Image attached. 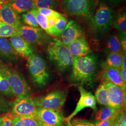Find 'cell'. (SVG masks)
I'll return each instance as SVG.
<instances>
[{"label":"cell","mask_w":126,"mask_h":126,"mask_svg":"<svg viewBox=\"0 0 126 126\" xmlns=\"http://www.w3.org/2000/svg\"><path fill=\"white\" fill-rule=\"evenodd\" d=\"M107 47L110 53H117L122 54L123 49L121 42L116 35H112L108 37L107 42Z\"/></svg>","instance_id":"603a6c76"},{"label":"cell","mask_w":126,"mask_h":126,"mask_svg":"<svg viewBox=\"0 0 126 126\" xmlns=\"http://www.w3.org/2000/svg\"><path fill=\"white\" fill-rule=\"evenodd\" d=\"M30 11L35 17L39 26H40L41 29L47 34L48 31V25L47 17L39 12L37 9H32Z\"/></svg>","instance_id":"4316f807"},{"label":"cell","mask_w":126,"mask_h":126,"mask_svg":"<svg viewBox=\"0 0 126 126\" xmlns=\"http://www.w3.org/2000/svg\"><path fill=\"white\" fill-rule=\"evenodd\" d=\"M126 68V52L125 54H123L122 59V68Z\"/></svg>","instance_id":"f35d334b"},{"label":"cell","mask_w":126,"mask_h":126,"mask_svg":"<svg viewBox=\"0 0 126 126\" xmlns=\"http://www.w3.org/2000/svg\"><path fill=\"white\" fill-rule=\"evenodd\" d=\"M37 10L42 15H44L47 18L53 16H59L61 15V14L59 13L58 12L54 10L53 9L48 8H38L37 9Z\"/></svg>","instance_id":"e575fe53"},{"label":"cell","mask_w":126,"mask_h":126,"mask_svg":"<svg viewBox=\"0 0 126 126\" xmlns=\"http://www.w3.org/2000/svg\"><path fill=\"white\" fill-rule=\"evenodd\" d=\"M37 107L34 99L27 97L16 99L12 103V113L14 114L36 119Z\"/></svg>","instance_id":"9c48e42d"},{"label":"cell","mask_w":126,"mask_h":126,"mask_svg":"<svg viewBox=\"0 0 126 126\" xmlns=\"http://www.w3.org/2000/svg\"><path fill=\"white\" fill-rule=\"evenodd\" d=\"M67 23V19L65 16L62 15L60 17L58 22L55 24L53 28L50 31L49 35L54 37L60 36Z\"/></svg>","instance_id":"484cf974"},{"label":"cell","mask_w":126,"mask_h":126,"mask_svg":"<svg viewBox=\"0 0 126 126\" xmlns=\"http://www.w3.org/2000/svg\"><path fill=\"white\" fill-rule=\"evenodd\" d=\"M12 103L6 99L0 94V113H6L11 110Z\"/></svg>","instance_id":"d6a6232c"},{"label":"cell","mask_w":126,"mask_h":126,"mask_svg":"<svg viewBox=\"0 0 126 126\" xmlns=\"http://www.w3.org/2000/svg\"><path fill=\"white\" fill-rule=\"evenodd\" d=\"M65 118L60 109L37 107L36 120L54 126H64Z\"/></svg>","instance_id":"ba28073f"},{"label":"cell","mask_w":126,"mask_h":126,"mask_svg":"<svg viewBox=\"0 0 126 126\" xmlns=\"http://www.w3.org/2000/svg\"><path fill=\"white\" fill-rule=\"evenodd\" d=\"M16 54L9 40L0 37V59L7 63H13L17 58Z\"/></svg>","instance_id":"e0dca14e"},{"label":"cell","mask_w":126,"mask_h":126,"mask_svg":"<svg viewBox=\"0 0 126 126\" xmlns=\"http://www.w3.org/2000/svg\"></svg>","instance_id":"f6af8a7d"},{"label":"cell","mask_w":126,"mask_h":126,"mask_svg":"<svg viewBox=\"0 0 126 126\" xmlns=\"http://www.w3.org/2000/svg\"><path fill=\"white\" fill-rule=\"evenodd\" d=\"M28 70L34 82L38 86H45L47 83L49 74L45 60L36 54L28 58Z\"/></svg>","instance_id":"277c9868"},{"label":"cell","mask_w":126,"mask_h":126,"mask_svg":"<svg viewBox=\"0 0 126 126\" xmlns=\"http://www.w3.org/2000/svg\"><path fill=\"white\" fill-rule=\"evenodd\" d=\"M47 52L50 60L56 65L59 71L64 72L72 65L74 58L58 38H55L48 45Z\"/></svg>","instance_id":"7a4b0ae2"},{"label":"cell","mask_w":126,"mask_h":126,"mask_svg":"<svg viewBox=\"0 0 126 126\" xmlns=\"http://www.w3.org/2000/svg\"><path fill=\"white\" fill-rule=\"evenodd\" d=\"M95 98L96 102L103 106H108V91L106 82H102L95 93Z\"/></svg>","instance_id":"44dd1931"},{"label":"cell","mask_w":126,"mask_h":126,"mask_svg":"<svg viewBox=\"0 0 126 126\" xmlns=\"http://www.w3.org/2000/svg\"><path fill=\"white\" fill-rule=\"evenodd\" d=\"M123 107L125 109L126 107V89L123 90Z\"/></svg>","instance_id":"ab89813d"},{"label":"cell","mask_w":126,"mask_h":126,"mask_svg":"<svg viewBox=\"0 0 126 126\" xmlns=\"http://www.w3.org/2000/svg\"><path fill=\"white\" fill-rule=\"evenodd\" d=\"M20 36L30 44H42L47 39L44 31L39 28L21 26L19 28Z\"/></svg>","instance_id":"8fae6325"},{"label":"cell","mask_w":126,"mask_h":126,"mask_svg":"<svg viewBox=\"0 0 126 126\" xmlns=\"http://www.w3.org/2000/svg\"><path fill=\"white\" fill-rule=\"evenodd\" d=\"M123 54L117 53H110L108 55L105 66L114 68L120 70L122 67Z\"/></svg>","instance_id":"d4e9b609"},{"label":"cell","mask_w":126,"mask_h":126,"mask_svg":"<svg viewBox=\"0 0 126 126\" xmlns=\"http://www.w3.org/2000/svg\"><path fill=\"white\" fill-rule=\"evenodd\" d=\"M0 22L17 28L21 26L18 13L11 8L9 1L3 2L0 6Z\"/></svg>","instance_id":"4fadbf2b"},{"label":"cell","mask_w":126,"mask_h":126,"mask_svg":"<svg viewBox=\"0 0 126 126\" xmlns=\"http://www.w3.org/2000/svg\"><path fill=\"white\" fill-rule=\"evenodd\" d=\"M7 1H9V0H0V6L1 3L4 2H7Z\"/></svg>","instance_id":"ee69618b"},{"label":"cell","mask_w":126,"mask_h":126,"mask_svg":"<svg viewBox=\"0 0 126 126\" xmlns=\"http://www.w3.org/2000/svg\"><path fill=\"white\" fill-rule=\"evenodd\" d=\"M0 94L7 96H14L9 82L0 72Z\"/></svg>","instance_id":"83f0119b"},{"label":"cell","mask_w":126,"mask_h":126,"mask_svg":"<svg viewBox=\"0 0 126 126\" xmlns=\"http://www.w3.org/2000/svg\"><path fill=\"white\" fill-rule=\"evenodd\" d=\"M108 0L112 3H116L118 1H120L121 0Z\"/></svg>","instance_id":"7bdbcfd3"},{"label":"cell","mask_w":126,"mask_h":126,"mask_svg":"<svg viewBox=\"0 0 126 126\" xmlns=\"http://www.w3.org/2000/svg\"><path fill=\"white\" fill-rule=\"evenodd\" d=\"M35 7V9L38 8H55L57 5L58 0H33Z\"/></svg>","instance_id":"4dcf8cb0"},{"label":"cell","mask_w":126,"mask_h":126,"mask_svg":"<svg viewBox=\"0 0 126 126\" xmlns=\"http://www.w3.org/2000/svg\"><path fill=\"white\" fill-rule=\"evenodd\" d=\"M21 19L23 23L27 24L28 26L39 28V25L36 21V19L30 11L23 13L22 15Z\"/></svg>","instance_id":"f546056e"},{"label":"cell","mask_w":126,"mask_h":126,"mask_svg":"<svg viewBox=\"0 0 126 126\" xmlns=\"http://www.w3.org/2000/svg\"><path fill=\"white\" fill-rule=\"evenodd\" d=\"M120 72L123 80L125 83H126V68L121 69Z\"/></svg>","instance_id":"74e56055"},{"label":"cell","mask_w":126,"mask_h":126,"mask_svg":"<svg viewBox=\"0 0 126 126\" xmlns=\"http://www.w3.org/2000/svg\"><path fill=\"white\" fill-rule=\"evenodd\" d=\"M0 72L9 82L15 96L17 99L29 97L30 88L23 77L0 59Z\"/></svg>","instance_id":"3957f363"},{"label":"cell","mask_w":126,"mask_h":126,"mask_svg":"<svg viewBox=\"0 0 126 126\" xmlns=\"http://www.w3.org/2000/svg\"><path fill=\"white\" fill-rule=\"evenodd\" d=\"M102 75L105 81L120 86L122 90L126 89V83L124 82L122 79L120 70L105 66Z\"/></svg>","instance_id":"ac0fdd59"},{"label":"cell","mask_w":126,"mask_h":126,"mask_svg":"<svg viewBox=\"0 0 126 126\" xmlns=\"http://www.w3.org/2000/svg\"><path fill=\"white\" fill-rule=\"evenodd\" d=\"M119 110H115L109 106H104L96 112L95 119L96 122L108 119L115 115Z\"/></svg>","instance_id":"7402d4cb"},{"label":"cell","mask_w":126,"mask_h":126,"mask_svg":"<svg viewBox=\"0 0 126 126\" xmlns=\"http://www.w3.org/2000/svg\"><path fill=\"white\" fill-rule=\"evenodd\" d=\"M83 32L81 26L73 20L68 22L60 36V41L66 46L77 38L83 36Z\"/></svg>","instance_id":"7c38bea8"},{"label":"cell","mask_w":126,"mask_h":126,"mask_svg":"<svg viewBox=\"0 0 126 126\" xmlns=\"http://www.w3.org/2000/svg\"><path fill=\"white\" fill-rule=\"evenodd\" d=\"M66 99V95L61 91H56L44 96L34 98L37 107L60 109L63 106Z\"/></svg>","instance_id":"52a82bcc"},{"label":"cell","mask_w":126,"mask_h":126,"mask_svg":"<svg viewBox=\"0 0 126 126\" xmlns=\"http://www.w3.org/2000/svg\"><path fill=\"white\" fill-rule=\"evenodd\" d=\"M116 115L110 118H109L108 119L99 122H97L94 124L91 123L85 120V122H86V124H87L89 126H112Z\"/></svg>","instance_id":"836d02e7"},{"label":"cell","mask_w":126,"mask_h":126,"mask_svg":"<svg viewBox=\"0 0 126 126\" xmlns=\"http://www.w3.org/2000/svg\"><path fill=\"white\" fill-rule=\"evenodd\" d=\"M113 17V10L106 4L101 3L91 18L92 26L96 32H106L112 25Z\"/></svg>","instance_id":"8992f818"},{"label":"cell","mask_w":126,"mask_h":126,"mask_svg":"<svg viewBox=\"0 0 126 126\" xmlns=\"http://www.w3.org/2000/svg\"><path fill=\"white\" fill-rule=\"evenodd\" d=\"M9 4L17 13H22L35 9L33 0H11Z\"/></svg>","instance_id":"d6986e66"},{"label":"cell","mask_w":126,"mask_h":126,"mask_svg":"<svg viewBox=\"0 0 126 126\" xmlns=\"http://www.w3.org/2000/svg\"><path fill=\"white\" fill-rule=\"evenodd\" d=\"M37 122H38V124L39 126H52V125H48V124H45V123L43 122H40L39 121H38V120H36Z\"/></svg>","instance_id":"60d3db41"},{"label":"cell","mask_w":126,"mask_h":126,"mask_svg":"<svg viewBox=\"0 0 126 126\" xmlns=\"http://www.w3.org/2000/svg\"><path fill=\"white\" fill-rule=\"evenodd\" d=\"M71 79L81 84L92 83L96 70V58L94 55L74 58Z\"/></svg>","instance_id":"6da1fadb"},{"label":"cell","mask_w":126,"mask_h":126,"mask_svg":"<svg viewBox=\"0 0 126 126\" xmlns=\"http://www.w3.org/2000/svg\"><path fill=\"white\" fill-rule=\"evenodd\" d=\"M65 126H75L71 122H65Z\"/></svg>","instance_id":"b9f144b4"},{"label":"cell","mask_w":126,"mask_h":126,"mask_svg":"<svg viewBox=\"0 0 126 126\" xmlns=\"http://www.w3.org/2000/svg\"><path fill=\"white\" fill-rule=\"evenodd\" d=\"M67 47L74 58L86 56L91 52L88 42L83 36L73 41Z\"/></svg>","instance_id":"9a60e30c"},{"label":"cell","mask_w":126,"mask_h":126,"mask_svg":"<svg viewBox=\"0 0 126 126\" xmlns=\"http://www.w3.org/2000/svg\"><path fill=\"white\" fill-rule=\"evenodd\" d=\"M16 36H20L19 28L0 22V37L7 38Z\"/></svg>","instance_id":"cb8c5ba5"},{"label":"cell","mask_w":126,"mask_h":126,"mask_svg":"<svg viewBox=\"0 0 126 126\" xmlns=\"http://www.w3.org/2000/svg\"><path fill=\"white\" fill-rule=\"evenodd\" d=\"M112 126H126V114L123 108L118 111Z\"/></svg>","instance_id":"1f68e13d"},{"label":"cell","mask_w":126,"mask_h":126,"mask_svg":"<svg viewBox=\"0 0 126 126\" xmlns=\"http://www.w3.org/2000/svg\"><path fill=\"white\" fill-rule=\"evenodd\" d=\"M113 26L118 30L126 33V13H123L118 15L115 18L113 22Z\"/></svg>","instance_id":"f1b7e54d"},{"label":"cell","mask_w":126,"mask_h":126,"mask_svg":"<svg viewBox=\"0 0 126 126\" xmlns=\"http://www.w3.org/2000/svg\"><path fill=\"white\" fill-rule=\"evenodd\" d=\"M72 123L75 126H89L86 124L85 120H75Z\"/></svg>","instance_id":"8d00e7d4"},{"label":"cell","mask_w":126,"mask_h":126,"mask_svg":"<svg viewBox=\"0 0 126 126\" xmlns=\"http://www.w3.org/2000/svg\"><path fill=\"white\" fill-rule=\"evenodd\" d=\"M105 81L108 91V106L117 110L123 108L122 89L119 86Z\"/></svg>","instance_id":"5bb4252c"},{"label":"cell","mask_w":126,"mask_h":126,"mask_svg":"<svg viewBox=\"0 0 126 126\" xmlns=\"http://www.w3.org/2000/svg\"><path fill=\"white\" fill-rule=\"evenodd\" d=\"M15 51L24 57H29L33 53V48L31 44L20 36L9 38V40Z\"/></svg>","instance_id":"2e32d148"},{"label":"cell","mask_w":126,"mask_h":126,"mask_svg":"<svg viewBox=\"0 0 126 126\" xmlns=\"http://www.w3.org/2000/svg\"><path fill=\"white\" fill-rule=\"evenodd\" d=\"M0 126H14L8 114L0 117Z\"/></svg>","instance_id":"d590c367"},{"label":"cell","mask_w":126,"mask_h":126,"mask_svg":"<svg viewBox=\"0 0 126 126\" xmlns=\"http://www.w3.org/2000/svg\"><path fill=\"white\" fill-rule=\"evenodd\" d=\"M14 126H39L36 120L29 116H22L8 113Z\"/></svg>","instance_id":"ffe728a7"},{"label":"cell","mask_w":126,"mask_h":126,"mask_svg":"<svg viewBox=\"0 0 126 126\" xmlns=\"http://www.w3.org/2000/svg\"><path fill=\"white\" fill-rule=\"evenodd\" d=\"M92 0H62L64 11L72 16L89 19L93 16Z\"/></svg>","instance_id":"5b68a950"},{"label":"cell","mask_w":126,"mask_h":126,"mask_svg":"<svg viewBox=\"0 0 126 126\" xmlns=\"http://www.w3.org/2000/svg\"><path fill=\"white\" fill-rule=\"evenodd\" d=\"M78 88L80 95L79 99L75 110L68 117L65 119V122H71L73 117L84 108H89L93 109L95 112L97 111V102L94 96L91 93L87 91L82 86H79Z\"/></svg>","instance_id":"30bf717a"}]
</instances>
